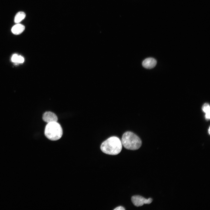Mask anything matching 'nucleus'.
<instances>
[{"label":"nucleus","mask_w":210,"mask_h":210,"mask_svg":"<svg viewBox=\"0 0 210 210\" xmlns=\"http://www.w3.org/2000/svg\"><path fill=\"white\" fill-rule=\"evenodd\" d=\"M131 200L134 206L138 207L142 206L144 204H150L153 200L151 198L147 199L141 196L136 195L132 197Z\"/></svg>","instance_id":"4"},{"label":"nucleus","mask_w":210,"mask_h":210,"mask_svg":"<svg viewBox=\"0 0 210 210\" xmlns=\"http://www.w3.org/2000/svg\"><path fill=\"white\" fill-rule=\"evenodd\" d=\"M25 14L23 12L20 11L18 12L15 16L14 22L16 23H19L25 18Z\"/></svg>","instance_id":"9"},{"label":"nucleus","mask_w":210,"mask_h":210,"mask_svg":"<svg viewBox=\"0 0 210 210\" xmlns=\"http://www.w3.org/2000/svg\"><path fill=\"white\" fill-rule=\"evenodd\" d=\"M18 55L16 54L13 55L11 58L12 62H17Z\"/></svg>","instance_id":"11"},{"label":"nucleus","mask_w":210,"mask_h":210,"mask_svg":"<svg viewBox=\"0 0 210 210\" xmlns=\"http://www.w3.org/2000/svg\"><path fill=\"white\" fill-rule=\"evenodd\" d=\"M210 127H209V130H208L209 133V134H210Z\"/></svg>","instance_id":"13"},{"label":"nucleus","mask_w":210,"mask_h":210,"mask_svg":"<svg viewBox=\"0 0 210 210\" xmlns=\"http://www.w3.org/2000/svg\"><path fill=\"white\" fill-rule=\"evenodd\" d=\"M25 29V27L23 25L17 23L12 28L11 31L14 34L18 35L22 32Z\"/></svg>","instance_id":"7"},{"label":"nucleus","mask_w":210,"mask_h":210,"mask_svg":"<svg viewBox=\"0 0 210 210\" xmlns=\"http://www.w3.org/2000/svg\"><path fill=\"white\" fill-rule=\"evenodd\" d=\"M121 142L125 148L132 150L138 149L142 144V141L139 137L134 133L130 131L124 133Z\"/></svg>","instance_id":"2"},{"label":"nucleus","mask_w":210,"mask_h":210,"mask_svg":"<svg viewBox=\"0 0 210 210\" xmlns=\"http://www.w3.org/2000/svg\"><path fill=\"white\" fill-rule=\"evenodd\" d=\"M122 145L118 138L113 136L104 141L101 145L100 148L102 151L105 154L116 155L121 151Z\"/></svg>","instance_id":"1"},{"label":"nucleus","mask_w":210,"mask_h":210,"mask_svg":"<svg viewBox=\"0 0 210 210\" xmlns=\"http://www.w3.org/2000/svg\"><path fill=\"white\" fill-rule=\"evenodd\" d=\"M202 109L204 112L205 113V117L207 120L210 118V107L209 104L207 103L204 104L202 107Z\"/></svg>","instance_id":"8"},{"label":"nucleus","mask_w":210,"mask_h":210,"mask_svg":"<svg viewBox=\"0 0 210 210\" xmlns=\"http://www.w3.org/2000/svg\"><path fill=\"white\" fill-rule=\"evenodd\" d=\"M157 64L156 60L154 58L150 57L146 58L143 62L142 64L144 67L148 69L154 68Z\"/></svg>","instance_id":"6"},{"label":"nucleus","mask_w":210,"mask_h":210,"mask_svg":"<svg viewBox=\"0 0 210 210\" xmlns=\"http://www.w3.org/2000/svg\"><path fill=\"white\" fill-rule=\"evenodd\" d=\"M44 134L46 137L52 141L60 139L63 134V131L60 125L56 122L48 123L46 126Z\"/></svg>","instance_id":"3"},{"label":"nucleus","mask_w":210,"mask_h":210,"mask_svg":"<svg viewBox=\"0 0 210 210\" xmlns=\"http://www.w3.org/2000/svg\"><path fill=\"white\" fill-rule=\"evenodd\" d=\"M42 119L44 121L47 123L56 122L58 120V118L56 115L50 111H47L44 113L43 115Z\"/></svg>","instance_id":"5"},{"label":"nucleus","mask_w":210,"mask_h":210,"mask_svg":"<svg viewBox=\"0 0 210 210\" xmlns=\"http://www.w3.org/2000/svg\"><path fill=\"white\" fill-rule=\"evenodd\" d=\"M24 61V58L20 55H18L16 63H22Z\"/></svg>","instance_id":"10"},{"label":"nucleus","mask_w":210,"mask_h":210,"mask_svg":"<svg viewBox=\"0 0 210 210\" xmlns=\"http://www.w3.org/2000/svg\"><path fill=\"white\" fill-rule=\"evenodd\" d=\"M125 209L123 206H120L116 207L114 210H125Z\"/></svg>","instance_id":"12"}]
</instances>
